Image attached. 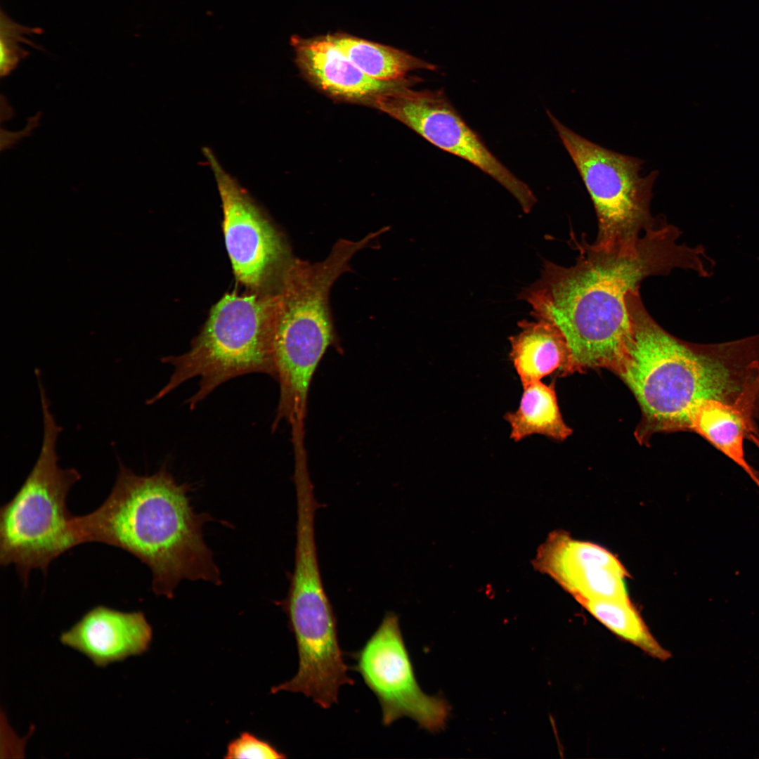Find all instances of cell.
<instances>
[{
  "label": "cell",
  "instance_id": "obj_1",
  "mask_svg": "<svg viewBox=\"0 0 759 759\" xmlns=\"http://www.w3.org/2000/svg\"><path fill=\"white\" fill-rule=\"evenodd\" d=\"M679 228L663 218L633 243L610 249L571 237L578 252L573 265L544 261L538 280L519 293L532 316L553 323L571 354L572 371L606 368L616 372L632 332L626 297L642 282L673 270L701 277L713 273L714 261L702 246L680 244Z\"/></svg>",
  "mask_w": 759,
  "mask_h": 759
},
{
  "label": "cell",
  "instance_id": "obj_2",
  "mask_svg": "<svg viewBox=\"0 0 759 759\" xmlns=\"http://www.w3.org/2000/svg\"><path fill=\"white\" fill-rule=\"evenodd\" d=\"M632 332L616 374L635 395L641 421L635 436L689 431L706 401L759 408V335L716 344L680 339L644 307L640 290L626 297Z\"/></svg>",
  "mask_w": 759,
  "mask_h": 759
},
{
  "label": "cell",
  "instance_id": "obj_3",
  "mask_svg": "<svg viewBox=\"0 0 759 759\" xmlns=\"http://www.w3.org/2000/svg\"><path fill=\"white\" fill-rule=\"evenodd\" d=\"M187 484L178 483L165 465L138 475L119 460L115 482L94 511L74 516L79 544L100 543L126 551L152 573V590L172 598L183 580L220 585L219 569L205 543L203 526L213 520L196 513Z\"/></svg>",
  "mask_w": 759,
  "mask_h": 759
},
{
  "label": "cell",
  "instance_id": "obj_4",
  "mask_svg": "<svg viewBox=\"0 0 759 759\" xmlns=\"http://www.w3.org/2000/svg\"><path fill=\"white\" fill-rule=\"evenodd\" d=\"M367 241L339 240L323 261H287L275 292L269 294L268 320L279 400L272 429L286 420L303 424L313 377L335 340L329 308L330 289L350 270L354 254Z\"/></svg>",
  "mask_w": 759,
  "mask_h": 759
},
{
  "label": "cell",
  "instance_id": "obj_5",
  "mask_svg": "<svg viewBox=\"0 0 759 759\" xmlns=\"http://www.w3.org/2000/svg\"><path fill=\"white\" fill-rule=\"evenodd\" d=\"M43 438L39 454L24 483L0 509V564L13 565L23 584L33 569L46 574L51 563L80 545L67 498L81 479L74 468L58 464L56 421L43 384L39 385Z\"/></svg>",
  "mask_w": 759,
  "mask_h": 759
},
{
  "label": "cell",
  "instance_id": "obj_6",
  "mask_svg": "<svg viewBox=\"0 0 759 759\" xmlns=\"http://www.w3.org/2000/svg\"><path fill=\"white\" fill-rule=\"evenodd\" d=\"M268 301L269 294L224 295L211 309L190 349L162 358L171 365L172 373L146 403L157 402L195 377L199 378L198 389L186 401L190 410L233 378L261 373L274 379Z\"/></svg>",
  "mask_w": 759,
  "mask_h": 759
},
{
  "label": "cell",
  "instance_id": "obj_7",
  "mask_svg": "<svg viewBox=\"0 0 759 759\" xmlns=\"http://www.w3.org/2000/svg\"><path fill=\"white\" fill-rule=\"evenodd\" d=\"M547 114L593 203L598 225L593 244L610 249L637 241L660 219L650 211L657 171L642 176L640 159L595 143Z\"/></svg>",
  "mask_w": 759,
  "mask_h": 759
},
{
  "label": "cell",
  "instance_id": "obj_8",
  "mask_svg": "<svg viewBox=\"0 0 759 759\" xmlns=\"http://www.w3.org/2000/svg\"><path fill=\"white\" fill-rule=\"evenodd\" d=\"M279 605L296 640L299 666L291 680L273 687L271 693H301L322 708H330L338 701L339 687L354 681L348 675L337 618L320 569L306 566L293 572L287 596Z\"/></svg>",
  "mask_w": 759,
  "mask_h": 759
},
{
  "label": "cell",
  "instance_id": "obj_9",
  "mask_svg": "<svg viewBox=\"0 0 759 759\" xmlns=\"http://www.w3.org/2000/svg\"><path fill=\"white\" fill-rule=\"evenodd\" d=\"M372 105L401 122L437 148L462 158L508 190L525 213L536 203L528 186L488 150L443 91H414L401 86L379 94Z\"/></svg>",
  "mask_w": 759,
  "mask_h": 759
},
{
  "label": "cell",
  "instance_id": "obj_10",
  "mask_svg": "<svg viewBox=\"0 0 759 759\" xmlns=\"http://www.w3.org/2000/svg\"><path fill=\"white\" fill-rule=\"evenodd\" d=\"M353 658L355 670L379 702L384 726L408 717L429 732L443 729L449 706L443 699L429 696L420 689L396 613H386Z\"/></svg>",
  "mask_w": 759,
  "mask_h": 759
},
{
  "label": "cell",
  "instance_id": "obj_11",
  "mask_svg": "<svg viewBox=\"0 0 759 759\" xmlns=\"http://www.w3.org/2000/svg\"><path fill=\"white\" fill-rule=\"evenodd\" d=\"M203 154L214 174L223 214L225 243L237 280L258 290L287 263L285 243L246 190L224 170L209 148Z\"/></svg>",
  "mask_w": 759,
  "mask_h": 759
},
{
  "label": "cell",
  "instance_id": "obj_12",
  "mask_svg": "<svg viewBox=\"0 0 759 759\" xmlns=\"http://www.w3.org/2000/svg\"><path fill=\"white\" fill-rule=\"evenodd\" d=\"M531 564L550 576L579 603L628 599V576L619 560L603 547L572 538L562 530L551 532Z\"/></svg>",
  "mask_w": 759,
  "mask_h": 759
},
{
  "label": "cell",
  "instance_id": "obj_13",
  "mask_svg": "<svg viewBox=\"0 0 759 759\" xmlns=\"http://www.w3.org/2000/svg\"><path fill=\"white\" fill-rule=\"evenodd\" d=\"M153 629L141 611L125 612L96 606L62 632L60 641L87 657L96 666L105 667L146 652Z\"/></svg>",
  "mask_w": 759,
  "mask_h": 759
},
{
  "label": "cell",
  "instance_id": "obj_14",
  "mask_svg": "<svg viewBox=\"0 0 759 759\" xmlns=\"http://www.w3.org/2000/svg\"><path fill=\"white\" fill-rule=\"evenodd\" d=\"M296 58L303 72L326 92L354 100H372L397 89V82L374 79L356 66L330 39H292Z\"/></svg>",
  "mask_w": 759,
  "mask_h": 759
},
{
  "label": "cell",
  "instance_id": "obj_15",
  "mask_svg": "<svg viewBox=\"0 0 759 759\" xmlns=\"http://www.w3.org/2000/svg\"><path fill=\"white\" fill-rule=\"evenodd\" d=\"M524 320L519 332L510 337V358L523 385L540 381L556 370L573 373L571 354L561 331L552 323Z\"/></svg>",
  "mask_w": 759,
  "mask_h": 759
},
{
  "label": "cell",
  "instance_id": "obj_16",
  "mask_svg": "<svg viewBox=\"0 0 759 759\" xmlns=\"http://www.w3.org/2000/svg\"><path fill=\"white\" fill-rule=\"evenodd\" d=\"M522 387L518 408L505 415L510 429V439L515 442L532 435L557 441L567 439L572 430L560 413L554 384L547 385L540 380Z\"/></svg>",
  "mask_w": 759,
  "mask_h": 759
},
{
  "label": "cell",
  "instance_id": "obj_17",
  "mask_svg": "<svg viewBox=\"0 0 759 759\" xmlns=\"http://www.w3.org/2000/svg\"><path fill=\"white\" fill-rule=\"evenodd\" d=\"M328 37L362 72L378 80L398 82L410 71L436 69L434 65L391 46L346 34Z\"/></svg>",
  "mask_w": 759,
  "mask_h": 759
},
{
  "label": "cell",
  "instance_id": "obj_18",
  "mask_svg": "<svg viewBox=\"0 0 759 759\" xmlns=\"http://www.w3.org/2000/svg\"><path fill=\"white\" fill-rule=\"evenodd\" d=\"M595 618L615 635L628 642L648 655L668 659L670 653L652 635L630 599H604L580 604Z\"/></svg>",
  "mask_w": 759,
  "mask_h": 759
},
{
  "label": "cell",
  "instance_id": "obj_19",
  "mask_svg": "<svg viewBox=\"0 0 759 759\" xmlns=\"http://www.w3.org/2000/svg\"><path fill=\"white\" fill-rule=\"evenodd\" d=\"M39 27H28L11 20L4 12L0 15V74L6 77L16 68L21 60L29 56V52L20 46L27 44L37 49H41L37 44L27 40L24 36L40 34Z\"/></svg>",
  "mask_w": 759,
  "mask_h": 759
},
{
  "label": "cell",
  "instance_id": "obj_20",
  "mask_svg": "<svg viewBox=\"0 0 759 759\" xmlns=\"http://www.w3.org/2000/svg\"><path fill=\"white\" fill-rule=\"evenodd\" d=\"M226 759H283L287 755L270 742L249 732H241L226 748Z\"/></svg>",
  "mask_w": 759,
  "mask_h": 759
}]
</instances>
